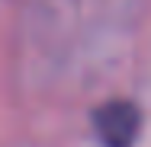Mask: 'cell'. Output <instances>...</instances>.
Returning <instances> with one entry per match:
<instances>
[{"instance_id": "obj_1", "label": "cell", "mask_w": 151, "mask_h": 147, "mask_svg": "<svg viewBox=\"0 0 151 147\" xmlns=\"http://www.w3.org/2000/svg\"><path fill=\"white\" fill-rule=\"evenodd\" d=\"M96 128L109 147H129L138 131V112L129 102H109L96 115Z\"/></svg>"}]
</instances>
